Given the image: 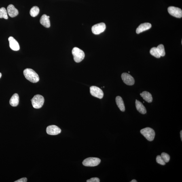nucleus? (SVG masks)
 Here are the masks:
<instances>
[{"label": "nucleus", "mask_w": 182, "mask_h": 182, "mask_svg": "<svg viewBox=\"0 0 182 182\" xmlns=\"http://www.w3.org/2000/svg\"><path fill=\"white\" fill-rule=\"evenodd\" d=\"M23 74L25 78L32 83H35L38 82L39 78L37 74L31 69L24 70Z\"/></svg>", "instance_id": "1"}, {"label": "nucleus", "mask_w": 182, "mask_h": 182, "mask_svg": "<svg viewBox=\"0 0 182 182\" xmlns=\"http://www.w3.org/2000/svg\"><path fill=\"white\" fill-rule=\"evenodd\" d=\"M44 98L41 95H36L31 100L32 105L35 109H39L42 107L44 103Z\"/></svg>", "instance_id": "2"}, {"label": "nucleus", "mask_w": 182, "mask_h": 182, "mask_svg": "<svg viewBox=\"0 0 182 182\" xmlns=\"http://www.w3.org/2000/svg\"><path fill=\"white\" fill-rule=\"evenodd\" d=\"M72 54L73 56L74 60L77 63L82 61L85 57L84 52L77 47H74L73 49Z\"/></svg>", "instance_id": "3"}, {"label": "nucleus", "mask_w": 182, "mask_h": 182, "mask_svg": "<svg viewBox=\"0 0 182 182\" xmlns=\"http://www.w3.org/2000/svg\"><path fill=\"white\" fill-rule=\"evenodd\" d=\"M140 132L149 141H153L154 139L155 132L152 128L149 127L144 128L140 130Z\"/></svg>", "instance_id": "4"}, {"label": "nucleus", "mask_w": 182, "mask_h": 182, "mask_svg": "<svg viewBox=\"0 0 182 182\" xmlns=\"http://www.w3.org/2000/svg\"><path fill=\"white\" fill-rule=\"evenodd\" d=\"M100 160L99 158L91 157L85 159L83 161V165L86 167H95L98 165L100 162Z\"/></svg>", "instance_id": "5"}, {"label": "nucleus", "mask_w": 182, "mask_h": 182, "mask_svg": "<svg viewBox=\"0 0 182 182\" xmlns=\"http://www.w3.org/2000/svg\"><path fill=\"white\" fill-rule=\"evenodd\" d=\"M106 28L105 24L104 23H100L93 26L92 30V33L95 35H99L105 31Z\"/></svg>", "instance_id": "6"}, {"label": "nucleus", "mask_w": 182, "mask_h": 182, "mask_svg": "<svg viewBox=\"0 0 182 182\" xmlns=\"http://www.w3.org/2000/svg\"><path fill=\"white\" fill-rule=\"evenodd\" d=\"M90 92L92 96L100 99H102L103 97L104 93L103 91L98 87L91 86L90 88Z\"/></svg>", "instance_id": "7"}, {"label": "nucleus", "mask_w": 182, "mask_h": 182, "mask_svg": "<svg viewBox=\"0 0 182 182\" xmlns=\"http://www.w3.org/2000/svg\"><path fill=\"white\" fill-rule=\"evenodd\" d=\"M168 12L172 16L176 18H181L182 17L181 9L178 7L171 6L168 7Z\"/></svg>", "instance_id": "8"}, {"label": "nucleus", "mask_w": 182, "mask_h": 182, "mask_svg": "<svg viewBox=\"0 0 182 182\" xmlns=\"http://www.w3.org/2000/svg\"><path fill=\"white\" fill-rule=\"evenodd\" d=\"M123 82L128 85H132L134 84V80L133 77L129 74L124 73L122 74L121 76Z\"/></svg>", "instance_id": "9"}, {"label": "nucleus", "mask_w": 182, "mask_h": 182, "mask_svg": "<svg viewBox=\"0 0 182 182\" xmlns=\"http://www.w3.org/2000/svg\"><path fill=\"white\" fill-rule=\"evenodd\" d=\"M61 131L58 127L55 125L49 126L46 128L47 133L51 135H57L61 132Z\"/></svg>", "instance_id": "10"}, {"label": "nucleus", "mask_w": 182, "mask_h": 182, "mask_svg": "<svg viewBox=\"0 0 182 182\" xmlns=\"http://www.w3.org/2000/svg\"><path fill=\"white\" fill-rule=\"evenodd\" d=\"M8 40L9 42V47L12 50L17 51L20 49V46L18 41L12 37H10L9 38Z\"/></svg>", "instance_id": "11"}, {"label": "nucleus", "mask_w": 182, "mask_h": 182, "mask_svg": "<svg viewBox=\"0 0 182 182\" xmlns=\"http://www.w3.org/2000/svg\"><path fill=\"white\" fill-rule=\"evenodd\" d=\"M7 14L11 17L13 18L17 16L19 14L18 9L15 8L14 5L11 4L7 7Z\"/></svg>", "instance_id": "12"}, {"label": "nucleus", "mask_w": 182, "mask_h": 182, "mask_svg": "<svg viewBox=\"0 0 182 182\" xmlns=\"http://www.w3.org/2000/svg\"><path fill=\"white\" fill-rule=\"evenodd\" d=\"M151 27V25L149 23H145L140 24L136 29V33L139 34L144 31L149 30Z\"/></svg>", "instance_id": "13"}, {"label": "nucleus", "mask_w": 182, "mask_h": 182, "mask_svg": "<svg viewBox=\"0 0 182 182\" xmlns=\"http://www.w3.org/2000/svg\"><path fill=\"white\" fill-rule=\"evenodd\" d=\"M40 22L43 26L46 28H49L50 26V22L49 18L46 15H43L40 20Z\"/></svg>", "instance_id": "14"}, {"label": "nucleus", "mask_w": 182, "mask_h": 182, "mask_svg": "<svg viewBox=\"0 0 182 182\" xmlns=\"http://www.w3.org/2000/svg\"><path fill=\"white\" fill-rule=\"evenodd\" d=\"M136 109L140 113L143 114L147 113V110L145 106L139 100H136Z\"/></svg>", "instance_id": "15"}, {"label": "nucleus", "mask_w": 182, "mask_h": 182, "mask_svg": "<svg viewBox=\"0 0 182 182\" xmlns=\"http://www.w3.org/2000/svg\"><path fill=\"white\" fill-rule=\"evenodd\" d=\"M19 96L18 94H15L13 95L9 100V104L13 107H16L19 104Z\"/></svg>", "instance_id": "16"}, {"label": "nucleus", "mask_w": 182, "mask_h": 182, "mask_svg": "<svg viewBox=\"0 0 182 182\" xmlns=\"http://www.w3.org/2000/svg\"><path fill=\"white\" fill-rule=\"evenodd\" d=\"M116 102L120 110L122 112H124L125 110V108L122 98L120 96H117L116 98Z\"/></svg>", "instance_id": "17"}, {"label": "nucleus", "mask_w": 182, "mask_h": 182, "mask_svg": "<svg viewBox=\"0 0 182 182\" xmlns=\"http://www.w3.org/2000/svg\"><path fill=\"white\" fill-rule=\"evenodd\" d=\"M140 95L145 101L148 103H150L153 101L152 96L149 92L145 91L140 94Z\"/></svg>", "instance_id": "18"}, {"label": "nucleus", "mask_w": 182, "mask_h": 182, "mask_svg": "<svg viewBox=\"0 0 182 182\" xmlns=\"http://www.w3.org/2000/svg\"><path fill=\"white\" fill-rule=\"evenodd\" d=\"M39 9L38 7L34 6L30 9V14L31 16L34 17L39 14Z\"/></svg>", "instance_id": "19"}, {"label": "nucleus", "mask_w": 182, "mask_h": 182, "mask_svg": "<svg viewBox=\"0 0 182 182\" xmlns=\"http://www.w3.org/2000/svg\"><path fill=\"white\" fill-rule=\"evenodd\" d=\"M3 18L5 19H7L8 18L7 16V13L5 7H2L0 9V18Z\"/></svg>", "instance_id": "20"}, {"label": "nucleus", "mask_w": 182, "mask_h": 182, "mask_svg": "<svg viewBox=\"0 0 182 182\" xmlns=\"http://www.w3.org/2000/svg\"><path fill=\"white\" fill-rule=\"evenodd\" d=\"M157 49L161 56H165V52L164 47L163 45L162 44L159 45L157 47Z\"/></svg>", "instance_id": "21"}, {"label": "nucleus", "mask_w": 182, "mask_h": 182, "mask_svg": "<svg viewBox=\"0 0 182 182\" xmlns=\"http://www.w3.org/2000/svg\"><path fill=\"white\" fill-rule=\"evenodd\" d=\"M150 54L153 56L157 58H160L161 56L158 52L156 47H153L150 50Z\"/></svg>", "instance_id": "22"}, {"label": "nucleus", "mask_w": 182, "mask_h": 182, "mask_svg": "<svg viewBox=\"0 0 182 182\" xmlns=\"http://www.w3.org/2000/svg\"><path fill=\"white\" fill-rule=\"evenodd\" d=\"M161 156L166 163L169 162L170 160V157L167 153H163L161 154Z\"/></svg>", "instance_id": "23"}, {"label": "nucleus", "mask_w": 182, "mask_h": 182, "mask_svg": "<svg viewBox=\"0 0 182 182\" xmlns=\"http://www.w3.org/2000/svg\"><path fill=\"white\" fill-rule=\"evenodd\" d=\"M156 161L158 163L162 165H165L166 164V163L161 157L160 155H158L156 158Z\"/></svg>", "instance_id": "24"}, {"label": "nucleus", "mask_w": 182, "mask_h": 182, "mask_svg": "<svg viewBox=\"0 0 182 182\" xmlns=\"http://www.w3.org/2000/svg\"><path fill=\"white\" fill-rule=\"evenodd\" d=\"M87 182H100V181L99 179L97 177H94L91 178L90 179L87 180Z\"/></svg>", "instance_id": "25"}, {"label": "nucleus", "mask_w": 182, "mask_h": 182, "mask_svg": "<svg viewBox=\"0 0 182 182\" xmlns=\"http://www.w3.org/2000/svg\"><path fill=\"white\" fill-rule=\"evenodd\" d=\"M27 181V178L25 177L22 178L21 179H20L17 180L15 182H26Z\"/></svg>", "instance_id": "26"}, {"label": "nucleus", "mask_w": 182, "mask_h": 182, "mask_svg": "<svg viewBox=\"0 0 182 182\" xmlns=\"http://www.w3.org/2000/svg\"><path fill=\"white\" fill-rule=\"evenodd\" d=\"M180 134H181V141H182V131L181 130V132H180Z\"/></svg>", "instance_id": "27"}, {"label": "nucleus", "mask_w": 182, "mask_h": 182, "mask_svg": "<svg viewBox=\"0 0 182 182\" xmlns=\"http://www.w3.org/2000/svg\"><path fill=\"white\" fill-rule=\"evenodd\" d=\"M137 182V181H136V180L135 179L132 180V181H130V182Z\"/></svg>", "instance_id": "28"}, {"label": "nucleus", "mask_w": 182, "mask_h": 182, "mask_svg": "<svg viewBox=\"0 0 182 182\" xmlns=\"http://www.w3.org/2000/svg\"><path fill=\"white\" fill-rule=\"evenodd\" d=\"M1 76H2L1 74V73H0V78H1Z\"/></svg>", "instance_id": "29"}]
</instances>
